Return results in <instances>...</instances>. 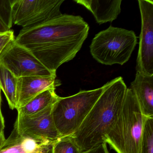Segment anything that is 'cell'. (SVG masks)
Instances as JSON below:
<instances>
[{
	"mask_svg": "<svg viewBox=\"0 0 153 153\" xmlns=\"http://www.w3.org/2000/svg\"><path fill=\"white\" fill-rule=\"evenodd\" d=\"M89 30L88 24L80 16L62 14L36 26L23 28L14 42L56 74L61 65L76 57Z\"/></svg>",
	"mask_w": 153,
	"mask_h": 153,
	"instance_id": "obj_1",
	"label": "cell"
},
{
	"mask_svg": "<svg viewBox=\"0 0 153 153\" xmlns=\"http://www.w3.org/2000/svg\"><path fill=\"white\" fill-rule=\"evenodd\" d=\"M100 97L76 131L71 135L81 151L105 143L122 110L127 87L122 77L103 86Z\"/></svg>",
	"mask_w": 153,
	"mask_h": 153,
	"instance_id": "obj_2",
	"label": "cell"
},
{
	"mask_svg": "<svg viewBox=\"0 0 153 153\" xmlns=\"http://www.w3.org/2000/svg\"><path fill=\"white\" fill-rule=\"evenodd\" d=\"M146 119L134 93L127 88L121 112L105 143L117 153H140Z\"/></svg>",
	"mask_w": 153,
	"mask_h": 153,
	"instance_id": "obj_3",
	"label": "cell"
},
{
	"mask_svg": "<svg viewBox=\"0 0 153 153\" xmlns=\"http://www.w3.org/2000/svg\"><path fill=\"white\" fill-rule=\"evenodd\" d=\"M137 44L134 31L110 26L93 38L90 53L101 64L123 65L129 60Z\"/></svg>",
	"mask_w": 153,
	"mask_h": 153,
	"instance_id": "obj_4",
	"label": "cell"
},
{
	"mask_svg": "<svg viewBox=\"0 0 153 153\" xmlns=\"http://www.w3.org/2000/svg\"><path fill=\"white\" fill-rule=\"evenodd\" d=\"M103 87L81 90L67 97H59L52 110L53 118L60 138L71 136L80 127L102 93Z\"/></svg>",
	"mask_w": 153,
	"mask_h": 153,
	"instance_id": "obj_5",
	"label": "cell"
},
{
	"mask_svg": "<svg viewBox=\"0 0 153 153\" xmlns=\"http://www.w3.org/2000/svg\"><path fill=\"white\" fill-rule=\"evenodd\" d=\"M64 0H13V24L28 28L62 15L60 7Z\"/></svg>",
	"mask_w": 153,
	"mask_h": 153,
	"instance_id": "obj_6",
	"label": "cell"
},
{
	"mask_svg": "<svg viewBox=\"0 0 153 153\" xmlns=\"http://www.w3.org/2000/svg\"><path fill=\"white\" fill-rule=\"evenodd\" d=\"M0 64L18 79L30 76L56 75L48 70L29 51L14 41L1 53Z\"/></svg>",
	"mask_w": 153,
	"mask_h": 153,
	"instance_id": "obj_7",
	"label": "cell"
},
{
	"mask_svg": "<svg viewBox=\"0 0 153 153\" xmlns=\"http://www.w3.org/2000/svg\"><path fill=\"white\" fill-rule=\"evenodd\" d=\"M141 16V31L136 71L144 75H153V1L138 0Z\"/></svg>",
	"mask_w": 153,
	"mask_h": 153,
	"instance_id": "obj_8",
	"label": "cell"
},
{
	"mask_svg": "<svg viewBox=\"0 0 153 153\" xmlns=\"http://www.w3.org/2000/svg\"><path fill=\"white\" fill-rule=\"evenodd\" d=\"M52 107L29 116L18 115L14 129L22 136L54 142L60 136L53 118Z\"/></svg>",
	"mask_w": 153,
	"mask_h": 153,
	"instance_id": "obj_9",
	"label": "cell"
},
{
	"mask_svg": "<svg viewBox=\"0 0 153 153\" xmlns=\"http://www.w3.org/2000/svg\"><path fill=\"white\" fill-rule=\"evenodd\" d=\"M61 85L56 75L30 76L18 79L16 108L26 105L37 95L49 89H55Z\"/></svg>",
	"mask_w": 153,
	"mask_h": 153,
	"instance_id": "obj_10",
	"label": "cell"
},
{
	"mask_svg": "<svg viewBox=\"0 0 153 153\" xmlns=\"http://www.w3.org/2000/svg\"><path fill=\"white\" fill-rule=\"evenodd\" d=\"M53 142L22 136L13 129L5 140L0 153H51Z\"/></svg>",
	"mask_w": 153,
	"mask_h": 153,
	"instance_id": "obj_11",
	"label": "cell"
},
{
	"mask_svg": "<svg viewBox=\"0 0 153 153\" xmlns=\"http://www.w3.org/2000/svg\"><path fill=\"white\" fill-rule=\"evenodd\" d=\"M75 2L91 12L99 25L112 22L121 11L122 0H75Z\"/></svg>",
	"mask_w": 153,
	"mask_h": 153,
	"instance_id": "obj_12",
	"label": "cell"
},
{
	"mask_svg": "<svg viewBox=\"0 0 153 153\" xmlns=\"http://www.w3.org/2000/svg\"><path fill=\"white\" fill-rule=\"evenodd\" d=\"M129 88L135 94L143 114L146 117H153V75L136 72Z\"/></svg>",
	"mask_w": 153,
	"mask_h": 153,
	"instance_id": "obj_13",
	"label": "cell"
},
{
	"mask_svg": "<svg viewBox=\"0 0 153 153\" xmlns=\"http://www.w3.org/2000/svg\"><path fill=\"white\" fill-rule=\"evenodd\" d=\"M55 89H49L37 95L23 107L17 109L18 115L29 116L36 114L53 106L59 98Z\"/></svg>",
	"mask_w": 153,
	"mask_h": 153,
	"instance_id": "obj_14",
	"label": "cell"
},
{
	"mask_svg": "<svg viewBox=\"0 0 153 153\" xmlns=\"http://www.w3.org/2000/svg\"><path fill=\"white\" fill-rule=\"evenodd\" d=\"M18 78L2 64H0V88L12 110L16 108Z\"/></svg>",
	"mask_w": 153,
	"mask_h": 153,
	"instance_id": "obj_15",
	"label": "cell"
},
{
	"mask_svg": "<svg viewBox=\"0 0 153 153\" xmlns=\"http://www.w3.org/2000/svg\"><path fill=\"white\" fill-rule=\"evenodd\" d=\"M81 150L71 136L62 137L52 145L51 153H80Z\"/></svg>",
	"mask_w": 153,
	"mask_h": 153,
	"instance_id": "obj_16",
	"label": "cell"
},
{
	"mask_svg": "<svg viewBox=\"0 0 153 153\" xmlns=\"http://www.w3.org/2000/svg\"><path fill=\"white\" fill-rule=\"evenodd\" d=\"M140 153H153V117H146L140 142Z\"/></svg>",
	"mask_w": 153,
	"mask_h": 153,
	"instance_id": "obj_17",
	"label": "cell"
},
{
	"mask_svg": "<svg viewBox=\"0 0 153 153\" xmlns=\"http://www.w3.org/2000/svg\"><path fill=\"white\" fill-rule=\"evenodd\" d=\"M12 2L13 0H0V19L10 29L13 25Z\"/></svg>",
	"mask_w": 153,
	"mask_h": 153,
	"instance_id": "obj_18",
	"label": "cell"
},
{
	"mask_svg": "<svg viewBox=\"0 0 153 153\" xmlns=\"http://www.w3.org/2000/svg\"><path fill=\"white\" fill-rule=\"evenodd\" d=\"M15 39L14 31L12 30L0 34V56L6 47Z\"/></svg>",
	"mask_w": 153,
	"mask_h": 153,
	"instance_id": "obj_19",
	"label": "cell"
},
{
	"mask_svg": "<svg viewBox=\"0 0 153 153\" xmlns=\"http://www.w3.org/2000/svg\"><path fill=\"white\" fill-rule=\"evenodd\" d=\"M80 153H110L107 149V144L103 143L88 150L81 151Z\"/></svg>",
	"mask_w": 153,
	"mask_h": 153,
	"instance_id": "obj_20",
	"label": "cell"
},
{
	"mask_svg": "<svg viewBox=\"0 0 153 153\" xmlns=\"http://www.w3.org/2000/svg\"><path fill=\"white\" fill-rule=\"evenodd\" d=\"M10 29L7 27L4 23L0 19V34L3 33L8 32Z\"/></svg>",
	"mask_w": 153,
	"mask_h": 153,
	"instance_id": "obj_21",
	"label": "cell"
},
{
	"mask_svg": "<svg viewBox=\"0 0 153 153\" xmlns=\"http://www.w3.org/2000/svg\"><path fill=\"white\" fill-rule=\"evenodd\" d=\"M5 128V121L1 110H0V133L4 131Z\"/></svg>",
	"mask_w": 153,
	"mask_h": 153,
	"instance_id": "obj_22",
	"label": "cell"
},
{
	"mask_svg": "<svg viewBox=\"0 0 153 153\" xmlns=\"http://www.w3.org/2000/svg\"><path fill=\"white\" fill-rule=\"evenodd\" d=\"M6 138H5V135H4V131L0 133V149L1 148L2 145L4 143Z\"/></svg>",
	"mask_w": 153,
	"mask_h": 153,
	"instance_id": "obj_23",
	"label": "cell"
},
{
	"mask_svg": "<svg viewBox=\"0 0 153 153\" xmlns=\"http://www.w3.org/2000/svg\"><path fill=\"white\" fill-rule=\"evenodd\" d=\"M0 110H1V89L0 88Z\"/></svg>",
	"mask_w": 153,
	"mask_h": 153,
	"instance_id": "obj_24",
	"label": "cell"
}]
</instances>
